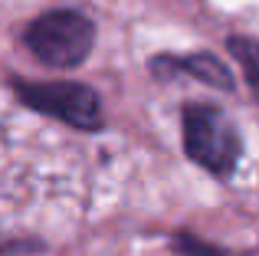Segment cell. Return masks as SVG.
Segmentation results:
<instances>
[{
	"label": "cell",
	"mask_w": 259,
	"mask_h": 256,
	"mask_svg": "<svg viewBox=\"0 0 259 256\" xmlns=\"http://www.w3.org/2000/svg\"><path fill=\"white\" fill-rule=\"evenodd\" d=\"M174 253H181V256H227L223 250H217V246L190 237V233H181V237L174 240Z\"/></svg>",
	"instance_id": "6"
},
{
	"label": "cell",
	"mask_w": 259,
	"mask_h": 256,
	"mask_svg": "<svg viewBox=\"0 0 259 256\" xmlns=\"http://www.w3.org/2000/svg\"><path fill=\"white\" fill-rule=\"evenodd\" d=\"M23 43L50 69H72L92 53L95 26L79 10H50L26 26Z\"/></svg>",
	"instance_id": "1"
},
{
	"label": "cell",
	"mask_w": 259,
	"mask_h": 256,
	"mask_svg": "<svg viewBox=\"0 0 259 256\" xmlns=\"http://www.w3.org/2000/svg\"><path fill=\"white\" fill-rule=\"evenodd\" d=\"M227 50H230V56L240 63V69H243V76H246L249 89H253L256 99H259V39L230 36L227 39Z\"/></svg>",
	"instance_id": "5"
},
{
	"label": "cell",
	"mask_w": 259,
	"mask_h": 256,
	"mask_svg": "<svg viewBox=\"0 0 259 256\" xmlns=\"http://www.w3.org/2000/svg\"><path fill=\"white\" fill-rule=\"evenodd\" d=\"M151 72L158 79H171V76H190L197 82H207L213 89H233V76L230 69L210 53H190V56H158L151 59Z\"/></svg>",
	"instance_id": "4"
},
{
	"label": "cell",
	"mask_w": 259,
	"mask_h": 256,
	"mask_svg": "<svg viewBox=\"0 0 259 256\" xmlns=\"http://www.w3.org/2000/svg\"><path fill=\"white\" fill-rule=\"evenodd\" d=\"M17 99L33 112L79 128V132H99L102 128V99L82 82H13Z\"/></svg>",
	"instance_id": "3"
},
{
	"label": "cell",
	"mask_w": 259,
	"mask_h": 256,
	"mask_svg": "<svg viewBox=\"0 0 259 256\" xmlns=\"http://www.w3.org/2000/svg\"><path fill=\"white\" fill-rule=\"evenodd\" d=\"M184 151L194 164L207 167L217 178L236 171L243 141L236 125L213 105H187L184 109Z\"/></svg>",
	"instance_id": "2"
}]
</instances>
